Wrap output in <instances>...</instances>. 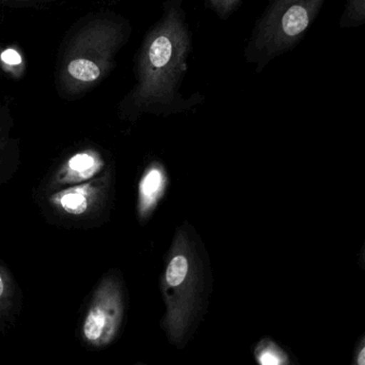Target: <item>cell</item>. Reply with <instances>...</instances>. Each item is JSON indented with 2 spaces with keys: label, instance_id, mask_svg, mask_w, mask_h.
Returning a JSON list of instances; mask_svg holds the SVG:
<instances>
[{
  "label": "cell",
  "instance_id": "6da1fadb",
  "mask_svg": "<svg viewBox=\"0 0 365 365\" xmlns=\"http://www.w3.org/2000/svg\"><path fill=\"white\" fill-rule=\"evenodd\" d=\"M193 38L183 0H164L163 11L145 36L136 61V84L127 98L135 114L170 116L204 102L200 93H181Z\"/></svg>",
  "mask_w": 365,
  "mask_h": 365
},
{
  "label": "cell",
  "instance_id": "7a4b0ae2",
  "mask_svg": "<svg viewBox=\"0 0 365 365\" xmlns=\"http://www.w3.org/2000/svg\"><path fill=\"white\" fill-rule=\"evenodd\" d=\"M202 251L190 230H177L161 279L166 304L164 327L176 345L187 341L202 311L206 289Z\"/></svg>",
  "mask_w": 365,
  "mask_h": 365
},
{
  "label": "cell",
  "instance_id": "3957f363",
  "mask_svg": "<svg viewBox=\"0 0 365 365\" xmlns=\"http://www.w3.org/2000/svg\"><path fill=\"white\" fill-rule=\"evenodd\" d=\"M327 0H270L254 24L243 55L256 73L294 50L307 35Z\"/></svg>",
  "mask_w": 365,
  "mask_h": 365
},
{
  "label": "cell",
  "instance_id": "277c9868",
  "mask_svg": "<svg viewBox=\"0 0 365 365\" xmlns=\"http://www.w3.org/2000/svg\"><path fill=\"white\" fill-rule=\"evenodd\" d=\"M130 33L127 23L113 19H100L83 27L72 39L63 59V88L73 95L101 82L114 68L116 55Z\"/></svg>",
  "mask_w": 365,
  "mask_h": 365
},
{
  "label": "cell",
  "instance_id": "5b68a950",
  "mask_svg": "<svg viewBox=\"0 0 365 365\" xmlns=\"http://www.w3.org/2000/svg\"><path fill=\"white\" fill-rule=\"evenodd\" d=\"M123 294L115 281L101 284L83 324L84 339L91 345H108L116 336L123 322Z\"/></svg>",
  "mask_w": 365,
  "mask_h": 365
},
{
  "label": "cell",
  "instance_id": "8992f818",
  "mask_svg": "<svg viewBox=\"0 0 365 365\" xmlns=\"http://www.w3.org/2000/svg\"><path fill=\"white\" fill-rule=\"evenodd\" d=\"M168 176L163 166L153 163L145 170L138 187V211L140 217L151 215L165 193Z\"/></svg>",
  "mask_w": 365,
  "mask_h": 365
},
{
  "label": "cell",
  "instance_id": "52a82bcc",
  "mask_svg": "<svg viewBox=\"0 0 365 365\" xmlns=\"http://www.w3.org/2000/svg\"><path fill=\"white\" fill-rule=\"evenodd\" d=\"M103 162L95 151H82L72 155L65 168L66 180L70 182L93 178L101 170Z\"/></svg>",
  "mask_w": 365,
  "mask_h": 365
},
{
  "label": "cell",
  "instance_id": "ba28073f",
  "mask_svg": "<svg viewBox=\"0 0 365 365\" xmlns=\"http://www.w3.org/2000/svg\"><path fill=\"white\" fill-rule=\"evenodd\" d=\"M93 197L89 185H76L58 192L52 197L53 202L70 215H78L86 212Z\"/></svg>",
  "mask_w": 365,
  "mask_h": 365
},
{
  "label": "cell",
  "instance_id": "9c48e42d",
  "mask_svg": "<svg viewBox=\"0 0 365 365\" xmlns=\"http://www.w3.org/2000/svg\"><path fill=\"white\" fill-rule=\"evenodd\" d=\"M255 356L262 365L287 364L288 356L270 339H262L255 350Z\"/></svg>",
  "mask_w": 365,
  "mask_h": 365
},
{
  "label": "cell",
  "instance_id": "30bf717a",
  "mask_svg": "<svg viewBox=\"0 0 365 365\" xmlns=\"http://www.w3.org/2000/svg\"><path fill=\"white\" fill-rule=\"evenodd\" d=\"M365 23V0H346L339 29H356Z\"/></svg>",
  "mask_w": 365,
  "mask_h": 365
},
{
  "label": "cell",
  "instance_id": "8fae6325",
  "mask_svg": "<svg viewBox=\"0 0 365 365\" xmlns=\"http://www.w3.org/2000/svg\"><path fill=\"white\" fill-rule=\"evenodd\" d=\"M0 67L12 78H20L26 69V63L20 51L7 48L0 52Z\"/></svg>",
  "mask_w": 365,
  "mask_h": 365
},
{
  "label": "cell",
  "instance_id": "7c38bea8",
  "mask_svg": "<svg viewBox=\"0 0 365 365\" xmlns=\"http://www.w3.org/2000/svg\"><path fill=\"white\" fill-rule=\"evenodd\" d=\"M242 0H206V5L220 19L226 20L238 9Z\"/></svg>",
  "mask_w": 365,
  "mask_h": 365
},
{
  "label": "cell",
  "instance_id": "4fadbf2b",
  "mask_svg": "<svg viewBox=\"0 0 365 365\" xmlns=\"http://www.w3.org/2000/svg\"><path fill=\"white\" fill-rule=\"evenodd\" d=\"M7 288V281H6L5 275L0 271V300L5 297Z\"/></svg>",
  "mask_w": 365,
  "mask_h": 365
},
{
  "label": "cell",
  "instance_id": "5bb4252c",
  "mask_svg": "<svg viewBox=\"0 0 365 365\" xmlns=\"http://www.w3.org/2000/svg\"><path fill=\"white\" fill-rule=\"evenodd\" d=\"M356 363L359 365H364L365 364V346H361L360 351L356 354Z\"/></svg>",
  "mask_w": 365,
  "mask_h": 365
}]
</instances>
